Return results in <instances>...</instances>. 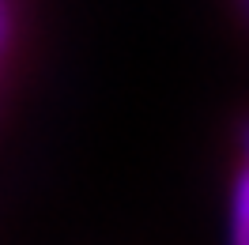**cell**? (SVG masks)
<instances>
[{"mask_svg":"<svg viewBox=\"0 0 249 245\" xmlns=\"http://www.w3.org/2000/svg\"><path fill=\"white\" fill-rule=\"evenodd\" d=\"M231 242L249 245V162L231 189Z\"/></svg>","mask_w":249,"mask_h":245,"instance_id":"6da1fadb","label":"cell"},{"mask_svg":"<svg viewBox=\"0 0 249 245\" xmlns=\"http://www.w3.org/2000/svg\"><path fill=\"white\" fill-rule=\"evenodd\" d=\"M12 38H16V8L12 0H0V61L12 49Z\"/></svg>","mask_w":249,"mask_h":245,"instance_id":"7a4b0ae2","label":"cell"},{"mask_svg":"<svg viewBox=\"0 0 249 245\" xmlns=\"http://www.w3.org/2000/svg\"><path fill=\"white\" fill-rule=\"evenodd\" d=\"M234 16H238V23L249 31V0H234Z\"/></svg>","mask_w":249,"mask_h":245,"instance_id":"3957f363","label":"cell"},{"mask_svg":"<svg viewBox=\"0 0 249 245\" xmlns=\"http://www.w3.org/2000/svg\"><path fill=\"white\" fill-rule=\"evenodd\" d=\"M242 147H246V158H249V121H246V128H242Z\"/></svg>","mask_w":249,"mask_h":245,"instance_id":"277c9868","label":"cell"}]
</instances>
